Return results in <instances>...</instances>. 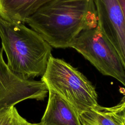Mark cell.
<instances>
[{"label": "cell", "mask_w": 125, "mask_h": 125, "mask_svg": "<svg viewBox=\"0 0 125 125\" xmlns=\"http://www.w3.org/2000/svg\"><path fill=\"white\" fill-rule=\"evenodd\" d=\"M0 38L7 64L14 74L25 80L43 75L52 47L38 32L0 16Z\"/></svg>", "instance_id": "7a4b0ae2"}, {"label": "cell", "mask_w": 125, "mask_h": 125, "mask_svg": "<svg viewBox=\"0 0 125 125\" xmlns=\"http://www.w3.org/2000/svg\"><path fill=\"white\" fill-rule=\"evenodd\" d=\"M23 125H39L38 124H32L28 122L26 120L25 121Z\"/></svg>", "instance_id": "4fadbf2b"}, {"label": "cell", "mask_w": 125, "mask_h": 125, "mask_svg": "<svg viewBox=\"0 0 125 125\" xmlns=\"http://www.w3.org/2000/svg\"><path fill=\"white\" fill-rule=\"evenodd\" d=\"M69 47L81 54L102 74L113 77L125 86V68L121 59L97 26L81 32Z\"/></svg>", "instance_id": "277c9868"}, {"label": "cell", "mask_w": 125, "mask_h": 125, "mask_svg": "<svg viewBox=\"0 0 125 125\" xmlns=\"http://www.w3.org/2000/svg\"><path fill=\"white\" fill-rule=\"evenodd\" d=\"M125 20V0H118Z\"/></svg>", "instance_id": "7c38bea8"}, {"label": "cell", "mask_w": 125, "mask_h": 125, "mask_svg": "<svg viewBox=\"0 0 125 125\" xmlns=\"http://www.w3.org/2000/svg\"><path fill=\"white\" fill-rule=\"evenodd\" d=\"M99 107L110 112L122 123L123 125H125V96L119 104L114 106L105 107L99 105Z\"/></svg>", "instance_id": "8fae6325"}, {"label": "cell", "mask_w": 125, "mask_h": 125, "mask_svg": "<svg viewBox=\"0 0 125 125\" xmlns=\"http://www.w3.org/2000/svg\"><path fill=\"white\" fill-rule=\"evenodd\" d=\"M79 119L81 125H123L110 112L101 109L99 104L79 114Z\"/></svg>", "instance_id": "9c48e42d"}, {"label": "cell", "mask_w": 125, "mask_h": 125, "mask_svg": "<svg viewBox=\"0 0 125 125\" xmlns=\"http://www.w3.org/2000/svg\"><path fill=\"white\" fill-rule=\"evenodd\" d=\"M25 121L14 105L0 106V125H23Z\"/></svg>", "instance_id": "30bf717a"}, {"label": "cell", "mask_w": 125, "mask_h": 125, "mask_svg": "<svg viewBox=\"0 0 125 125\" xmlns=\"http://www.w3.org/2000/svg\"><path fill=\"white\" fill-rule=\"evenodd\" d=\"M50 0H0V16L18 22L25 23L40 7Z\"/></svg>", "instance_id": "ba28073f"}, {"label": "cell", "mask_w": 125, "mask_h": 125, "mask_svg": "<svg viewBox=\"0 0 125 125\" xmlns=\"http://www.w3.org/2000/svg\"><path fill=\"white\" fill-rule=\"evenodd\" d=\"M2 51L0 48V106L15 105L29 99L43 100L48 92L45 83L18 77L4 61Z\"/></svg>", "instance_id": "5b68a950"}, {"label": "cell", "mask_w": 125, "mask_h": 125, "mask_svg": "<svg viewBox=\"0 0 125 125\" xmlns=\"http://www.w3.org/2000/svg\"><path fill=\"white\" fill-rule=\"evenodd\" d=\"M97 26L113 45L125 68V20L118 0H94Z\"/></svg>", "instance_id": "8992f818"}, {"label": "cell", "mask_w": 125, "mask_h": 125, "mask_svg": "<svg viewBox=\"0 0 125 125\" xmlns=\"http://www.w3.org/2000/svg\"><path fill=\"white\" fill-rule=\"evenodd\" d=\"M94 0H50L26 23L53 47L66 48L82 31L97 26Z\"/></svg>", "instance_id": "6da1fadb"}, {"label": "cell", "mask_w": 125, "mask_h": 125, "mask_svg": "<svg viewBox=\"0 0 125 125\" xmlns=\"http://www.w3.org/2000/svg\"><path fill=\"white\" fill-rule=\"evenodd\" d=\"M41 80L79 114L98 105V95L91 83L76 68L62 59L50 57Z\"/></svg>", "instance_id": "3957f363"}, {"label": "cell", "mask_w": 125, "mask_h": 125, "mask_svg": "<svg viewBox=\"0 0 125 125\" xmlns=\"http://www.w3.org/2000/svg\"><path fill=\"white\" fill-rule=\"evenodd\" d=\"M48 89L47 105L39 125H81L78 111L56 92Z\"/></svg>", "instance_id": "52a82bcc"}]
</instances>
